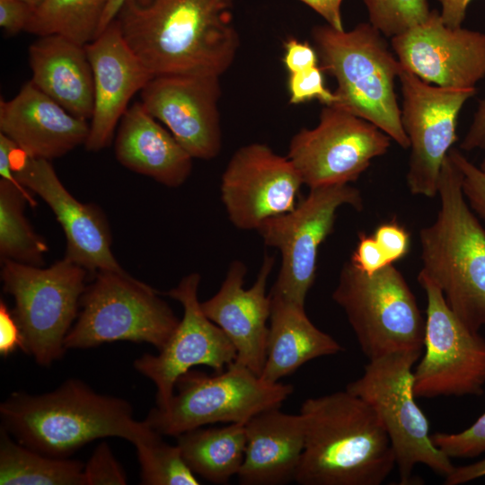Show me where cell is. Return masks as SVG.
<instances>
[{
  "mask_svg": "<svg viewBox=\"0 0 485 485\" xmlns=\"http://www.w3.org/2000/svg\"><path fill=\"white\" fill-rule=\"evenodd\" d=\"M235 0H126L116 20L124 40L154 75L221 76L240 39Z\"/></svg>",
  "mask_w": 485,
  "mask_h": 485,
  "instance_id": "cell-1",
  "label": "cell"
},
{
  "mask_svg": "<svg viewBox=\"0 0 485 485\" xmlns=\"http://www.w3.org/2000/svg\"><path fill=\"white\" fill-rule=\"evenodd\" d=\"M304 446L295 481L301 485H380L396 466L375 410L345 391L305 400Z\"/></svg>",
  "mask_w": 485,
  "mask_h": 485,
  "instance_id": "cell-2",
  "label": "cell"
},
{
  "mask_svg": "<svg viewBox=\"0 0 485 485\" xmlns=\"http://www.w3.org/2000/svg\"><path fill=\"white\" fill-rule=\"evenodd\" d=\"M1 427L20 444L48 456L68 458L98 438L116 436L134 445L153 429L137 421L130 403L68 379L43 394L13 392L0 405Z\"/></svg>",
  "mask_w": 485,
  "mask_h": 485,
  "instance_id": "cell-3",
  "label": "cell"
},
{
  "mask_svg": "<svg viewBox=\"0 0 485 485\" xmlns=\"http://www.w3.org/2000/svg\"><path fill=\"white\" fill-rule=\"evenodd\" d=\"M462 172L449 154L437 184L440 208L419 231V274L441 290L448 306L473 331L485 326V228L463 191Z\"/></svg>",
  "mask_w": 485,
  "mask_h": 485,
  "instance_id": "cell-4",
  "label": "cell"
},
{
  "mask_svg": "<svg viewBox=\"0 0 485 485\" xmlns=\"http://www.w3.org/2000/svg\"><path fill=\"white\" fill-rule=\"evenodd\" d=\"M322 69L337 82L338 106L375 125L403 149L410 141L401 119L394 81L402 66L370 22L350 31L329 24L312 30Z\"/></svg>",
  "mask_w": 485,
  "mask_h": 485,
  "instance_id": "cell-5",
  "label": "cell"
},
{
  "mask_svg": "<svg viewBox=\"0 0 485 485\" xmlns=\"http://www.w3.org/2000/svg\"><path fill=\"white\" fill-rule=\"evenodd\" d=\"M332 299L344 311L369 359L400 351H422L425 319L402 273L389 264L373 274L345 262Z\"/></svg>",
  "mask_w": 485,
  "mask_h": 485,
  "instance_id": "cell-6",
  "label": "cell"
},
{
  "mask_svg": "<svg viewBox=\"0 0 485 485\" xmlns=\"http://www.w3.org/2000/svg\"><path fill=\"white\" fill-rule=\"evenodd\" d=\"M422 351H400L369 360L360 377L346 390L367 402L381 419L392 443L400 483L410 484L417 464L440 476L454 466L429 434L428 421L413 392V366Z\"/></svg>",
  "mask_w": 485,
  "mask_h": 485,
  "instance_id": "cell-7",
  "label": "cell"
},
{
  "mask_svg": "<svg viewBox=\"0 0 485 485\" xmlns=\"http://www.w3.org/2000/svg\"><path fill=\"white\" fill-rule=\"evenodd\" d=\"M177 393L152 409L145 421L161 435L177 436L216 423H246L267 410L280 408L291 384L269 383L236 363L213 375L190 370L175 384Z\"/></svg>",
  "mask_w": 485,
  "mask_h": 485,
  "instance_id": "cell-8",
  "label": "cell"
},
{
  "mask_svg": "<svg viewBox=\"0 0 485 485\" xmlns=\"http://www.w3.org/2000/svg\"><path fill=\"white\" fill-rule=\"evenodd\" d=\"M1 262L3 289L14 299L12 313L22 335V350L49 366L66 349L65 340L78 316L87 270L66 257L45 269Z\"/></svg>",
  "mask_w": 485,
  "mask_h": 485,
  "instance_id": "cell-9",
  "label": "cell"
},
{
  "mask_svg": "<svg viewBox=\"0 0 485 485\" xmlns=\"http://www.w3.org/2000/svg\"><path fill=\"white\" fill-rule=\"evenodd\" d=\"M80 306L65 340L66 349L128 340L146 342L160 350L180 321L154 288L124 269L97 271Z\"/></svg>",
  "mask_w": 485,
  "mask_h": 485,
  "instance_id": "cell-10",
  "label": "cell"
},
{
  "mask_svg": "<svg viewBox=\"0 0 485 485\" xmlns=\"http://www.w3.org/2000/svg\"><path fill=\"white\" fill-rule=\"evenodd\" d=\"M345 205L362 210L360 190L349 184L312 188L293 210L257 229L264 243L281 253L270 295L304 305L316 277L318 250L333 231L337 210Z\"/></svg>",
  "mask_w": 485,
  "mask_h": 485,
  "instance_id": "cell-11",
  "label": "cell"
},
{
  "mask_svg": "<svg viewBox=\"0 0 485 485\" xmlns=\"http://www.w3.org/2000/svg\"><path fill=\"white\" fill-rule=\"evenodd\" d=\"M426 293L424 355L413 370L416 398L480 396L485 386V340L466 327L440 288L419 274Z\"/></svg>",
  "mask_w": 485,
  "mask_h": 485,
  "instance_id": "cell-12",
  "label": "cell"
},
{
  "mask_svg": "<svg viewBox=\"0 0 485 485\" xmlns=\"http://www.w3.org/2000/svg\"><path fill=\"white\" fill-rule=\"evenodd\" d=\"M391 139L371 122L338 106L325 105L316 127L294 135L287 156L309 189L349 184L373 159L388 151Z\"/></svg>",
  "mask_w": 485,
  "mask_h": 485,
  "instance_id": "cell-13",
  "label": "cell"
},
{
  "mask_svg": "<svg viewBox=\"0 0 485 485\" xmlns=\"http://www.w3.org/2000/svg\"><path fill=\"white\" fill-rule=\"evenodd\" d=\"M401 119L410 141L406 175L413 195L434 198L441 167L456 141L458 115L475 89H451L428 84L402 68Z\"/></svg>",
  "mask_w": 485,
  "mask_h": 485,
  "instance_id": "cell-14",
  "label": "cell"
},
{
  "mask_svg": "<svg viewBox=\"0 0 485 485\" xmlns=\"http://www.w3.org/2000/svg\"><path fill=\"white\" fill-rule=\"evenodd\" d=\"M200 279L198 273H190L165 294L181 304L182 318L157 355L145 354L134 361L135 369L155 385L157 407L168 403L179 377L193 366L222 372L236 359L231 340L202 310Z\"/></svg>",
  "mask_w": 485,
  "mask_h": 485,
  "instance_id": "cell-15",
  "label": "cell"
},
{
  "mask_svg": "<svg viewBox=\"0 0 485 485\" xmlns=\"http://www.w3.org/2000/svg\"><path fill=\"white\" fill-rule=\"evenodd\" d=\"M302 185L287 156L266 144L251 143L229 160L221 178V199L236 228L257 230L268 219L293 210Z\"/></svg>",
  "mask_w": 485,
  "mask_h": 485,
  "instance_id": "cell-16",
  "label": "cell"
},
{
  "mask_svg": "<svg viewBox=\"0 0 485 485\" xmlns=\"http://www.w3.org/2000/svg\"><path fill=\"white\" fill-rule=\"evenodd\" d=\"M219 76L161 75L141 90V103L192 156L210 160L222 148Z\"/></svg>",
  "mask_w": 485,
  "mask_h": 485,
  "instance_id": "cell-17",
  "label": "cell"
},
{
  "mask_svg": "<svg viewBox=\"0 0 485 485\" xmlns=\"http://www.w3.org/2000/svg\"><path fill=\"white\" fill-rule=\"evenodd\" d=\"M391 44L402 68L428 84L475 89L485 77V33L449 27L436 10Z\"/></svg>",
  "mask_w": 485,
  "mask_h": 485,
  "instance_id": "cell-18",
  "label": "cell"
},
{
  "mask_svg": "<svg viewBox=\"0 0 485 485\" xmlns=\"http://www.w3.org/2000/svg\"><path fill=\"white\" fill-rule=\"evenodd\" d=\"M12 170L17 181L53 211L66 239V259L87 271L123 269L112 253L110 230L102 211L74 198L48 160L27 156L17 147Z\"/></svg>",
  "mask_w": 485,
  "mask_h": 485,
  "instance_id": "cell-19",
  "label": "cell"
},
{
  "mask_svg": "<svg viewBox=\"0 0 485 485\" xmlns=\"http://www.w3.org/2000/svg\"><path fill=\"white\" fill-rule=\"evenodd\" d=\"M275 263L266 254L253 285L244 288L247 268L233 261L219 290L201 302L205 314L228 337L236 349L235 362L260 376L267 355L271 299L267 282Z\"/></svg>",
  "mask_w": 485,
  "mask_h": 485,
  "instance_id": "cell-20",
  "label": "cell"
},
{
  "mask_svg": "<svg viewBox=\"0 0 485 485\" xmlns=\"http://www.w3.org/2000/svg\"><path fill=\"white\" fill-rule=\"evenodd\" d=\"M94 82V109L84 144L89 151L107 147L133 95L154 77L129 48L115 19L85 45Z\"/></svg>",
  "mask_w": 485,
  "mask_h": 485,
  "instance_id": "cell-21",
  "label": "cell"
},
{
  "mask_svg": "<svg viewBox=\"0 0 485 485\" xmlns=\"http://www.w3.org/2000/svg\"><path fill=\"white\" fill-rule=\"evenodd\" d=\"M88 120L79 119L30 81L11 100L0 101V131L27 156L51 160L84 145Z\"/></svg>",
  "mask_w": 485,
  "mask_h": 485,
  "instance_id": "cell-22",
  "label": "cell"
},
{
  "mask_svg": "<svg viewBox=\"0 0 485 485\" xmlns=\"http://www.w3.org/2000/svg\"><path fill=\"white\" fill-rule=\"evenodd\" d=\"M246 448L237 474L242 485H279L295 481L304 446L301 414L279 408L262 411L245 423Z\"/></svg>",
  "mask_w": 485,
  "mask_h": 485,
  "instance_id": "cell-23",
  "label": "cell"
},
{
  "mask_svg": "<svg viewBox=\"0 0 485 485\" xmlns=\"http://www.w3.org/2000/svg\"><path fill=\"white\" fill-rule=\"evenodd\" d=\"M115 154L128 170L171 188L182 185L192 170V156L137 101L119 121Z\"/></svg>",
  "mask_w": 485,
  "mask_h": 485,
  "instance_id": "cell-24",
  "label": "cell"
},
{
  "mask_svg": "<svg viewBox=\"0 0 485 485\" xmlns=\"http://www.w3.org/2000/svg\"><path fill=\"white\" fill-rule=\"evenodd\" d=\"M29 57L34 85L72 115L91 119L94 82L85 46L61 35L41 36Z\"/></svg>",
  "mask_w": 485,
  "mask_h": 485,
  "instance_id": "cell-25",
  "label": "cell"
},
{
  "mask_svg": "<svg viewBox=\"0 0 485 485\" xmlns=\"http://www.w3.org/2000/svg\"><path fill=\"white\" fill-rule=\"evenodd\" d=\"M270 299L267 355L260 375L263 380L278 383L306 362L343 350L332 336L310 321L304 305L275 295Z\"/></svg>",
  "mask_w": 485,
  "mask_h": 485,
  "instance_id": "cell-26",
  "label": "cell"
},
{
  "mask_svg": "<svg viewBox=\"0 0 485 485\" xmlns=\"http://www.w3.org/2000/svg\"><path fill=\"white\" fill-rule=\"evenodd\" d=\"M176 438L183 459L195 474L215 484H226L238 474L246 448L244 423L197 428Z\"/></svg>",
  "mask_w": 485,
  "mask_h": 485,
  "instance_id": "cell-27",
  "label": "cell"
},
{
  "mask_svg": "<svg viewBox=\"0 0 485 485\" xmlns=\"http://www.w3.org/2000/svg\"><path fill=\"white\" fill-rule=\"evenodd\" d=\"M84 464L36 452L0 430L1 485H85Z\"/></svg>",
  "mask_w": 485,
  "mask_h": 485,
  "instance_id": "cell-28",
  "label": "cell"
},
{
  "mask_svg": "<svg viewBox=\"0 0 485 485\" xmlns=\"http://www.w3.org/2000/svg\"><path fill=\"white\" fill-rule=\"evenodd\" d=\"M27 203L36 206L28 190L12 181L0 180L1 261L9 260L41 267L48 247L24 216Z\"/></svg>",
  "mask_w": 485,
  "mask_h": 485,
  "instance_id": "cell-29",
  "label": "cell"
},
{
  "mask_svg": "<svg viewBox=\"0 0 485 485\" xmlns=\"http://www.w3.org/2000/svg\"><path fill=\"white\" fill-rule=\"evenodd\" d=\"M108 0H44L33 10L25 31L61 35L85 46L98 34Z\"/></svg>",
  "mask_w": 485,
  "mask_h": 485,
  "instance_id": "cell-30",
  "label": "cell"
},
{
  "mask_svg": "<svg viewBox=\"0 0 485 485\" xmlns=\"http://www.w3.org/2000/svg\"><path fill=\"white\" fill-rule=\"evenodd\" d=\"M162 436L154 430L150 436L135 445L140 465L141 484H200L183 459L178 445L166 443Z\"/></svg>",
  "mask_w": 485,
  "mask_h": 485,
  "instance_id": "cell-31",
  "label": "cell"
},
{
  "mask_svg": "<svg viewBox=\"0 0 485 485\" xmlns=\"http://www.w3.org/2000/svg\"><path fill=\"white\" fill-rule=\"evenodd\" d=\"M369 22L383 35L394 37L424 22L429 16L428 0H363Z\"/></svg>",
  "mask_w": 485,
  "mask_h": 485,
  "instance_id": "cell-32",
  "label": "cell"
},
{
  "mask_svg": "<svg viewBox=\"0 0 485 485\" xmlns=\"http://www.w3.org/2000/svg\"><path fill=\"white\" fill-rule=\"evenodd\" d=\"M431 438L434 445L450 458L476 457L485 452V412L461 432H436Z\"/></svg>",
  "mask_w": 485,
  "mask_h": 485,
  "instance_id": "cell-33",
  "label": "cell"
},
{
  "mask_svg": "<svg viewBox=\"0 0 485 485\" xmlns=\"http://www.w3.org/2000/svg\"><path fill=\"white\" fill-rule=\"evenodd\" d=\"M322 69L314 66L301 72L289 74V102L299 104L311 100H318L324 105H333L336 96L324 85Z\"/></svg>",
  "mask_w": 485,
  "mask_h": 485,
  "instance_id": "cell-34",
  "label": "cell"
},
{
  "mask_svg": "<svg viewBox=\"0 0 485 485\" xmlns=\"http://www.w3.org/2000/svg\"><path fill=\"white\" fill-rule=\"evenodd\" d=\"M85 485H125L126 474L107 442H101L84 464Z\"/></svg>",
  "mask_w": 485,
  "mask_h": 485,
  "instance_id": "cell-35",
  "label": "cell"
},
{
  "mask_svg": "<svg viewBox=\"0 0 485 485\" xmlns=\"http://www.w3.org/2000/svg\"><path fill=\"white\" fill-rule=\"evenodd\" d=\"M448 154L462 172V186L466 201L485 224V172L458 149L451 148Z\"/></svg>",
  "mask_w": 485,
  "mask_h": 485,
  "instance_id": "cell-36",
  "label": "cell"
},
{
  "mask_svg": "<svg viewBox=\"0 0 485 485\" xmlns=\"http://www.w3.org/2000/svg\"><path fill=\"white\" fill-rule=\"evenodd\" d=\"M373 236L391 263L402 259L410 251V235L396 220L381 224Z\"/></svg>",
  "mask_w": 485,
  "mask_h": 485,
  "instance_id": "cell-37",
  "label": "cell"
},
{
  "mask_svg": "<svg viewBox=\"0 0 485 485\" xmlns=\"http://www.w3.org/2000/svg\"><path fill=\"white\" fill-rule=\"evenodd\" d=\"M357 268L367 274H373L384 267L392 264L386 258L380 245L365 233L358 234V242L349 260Z\"/></svg>",
  "mask_w": 485,
  "mask_h": 485,
  "instance_id": "cell-38",
  "label": "cell"
},
{
  "mask_svg": "<svg viewBox=\"0 0 485 485\" xmlns=\"http://www.w3.org/2000/svg\"><path fill=\"white\" fill-rule=\"evenodd\" d=\"M318 59L316 49L308 42L295 38L284 42L283 63L289 74L317 66Z\"/></svg>",
  "mask_w": 485,
  "mask_h": 485,
  "instance_id": "cell-39",
  "label": "cell"
},
{
  "mask_svg": "<svg viewBox=\"0 0 485 485\" xmlns=\"http://www.w3.org/2000/svg\"><path fill=\"white\" fill-rule=\"evenodd\" d=\"M33 9L21 0H0V26L8 35L25 31Z\"/></svg>",
  "mask_w": 485,
  "mask_h": 485,
  "instance_id": "cell-40",
  "label": "cell"
},
{
  "mask_svg": "<svg viewBox=\"0 0 485 485\" xmlns=\"http://www.w3.org/2000/svg\"><path fill=\"white\" fill-rule=\"evenodd\" d=\"M23 348L22 335L20 327L5 303L0 302V353L7 356L17 348Z\"/></svg>",
  "mask_w": 485,
  "mask_h": 485,
  "instance_id": "cell-41",
  "label": "cell"
},
{
  "mask_svg": "<svg viewBox=\"0 0 485 485\" xmlns=\"http://www.w3.org/2000/svg\"><path fill=\"white\" fill-rule=\"evenodd\" d=\"M460 148L464 151L485 152V98L480 101L469 129L465 133Z\"/></svg>",
  "mask_w": 485,
  "mask_h": 485,
  "instance_id": "cell-42",
  "label": "cell"
},
{
  "mask_svg": "<svg viewBox=\"0 0 485 485\" xmlns=\"http://www.w3.org/2000/svg\"><path fill=\"white\" fill-rule=\"evenodd\" d=\"M321 15L327 24L343 31L341 4L343 0H298Z\"/></svg>",
  "mask_w": 485,
  "mask_h": 485,
  "instance_id": "cell-43",
  "label": "cell"
},
{
  "mask_svg": "<svg viewBox=\"0 0 485 485\" xmlns=\"http://www.w3.org/2000/svg\"><path fill=\"white\" fill-rule=\"evenodd\" d=\"M441 4L440 15L445 25L462 27L468 5L472 0H437Z\"/></svg>",
  "mask_w": 485,
  "mask_h": 485,
  "instance_id": "cell-44",
  "label": "cell"
},
{
  "mask_svg": "<svg viewBox=\"0 0 485 485\" xmlns=\"http://www.w3.org/2000/svg\"><path fill=\"white\" fill-rule=\"evenodd\" d=\"M485 476V459L473 463L454 467L445 477V485H461Z\"/></svg>",
  "mask_w": 485,
  "mask_h": 485,
  "instance_id": "cell-45",
  "label": "cell"
},
{
  "mask_svg": "<svg viewBox=\"0 0 485 485\" xmlns=\"http://www.w3.org/2000/svg\"><path fill=\"white\" fill-rule=\"evenodd\" d=\"M126 0H108L105 7L97 36L116 19L121 6Z\"/></svg>",
  "mask_w": 485,
  "mask_h": 485,
  "instance_id": "cell-46",
  "label": "cell"
},
{
  "mask_svg": "<svg viewBox=\"0 0 485 485\" xmlns=\"http://www.w3.org/2000/svg\"><path fill=\"white\" fill-rule=\"evenodd\" d=\"M29 4L33 10L39 7L44 0H21Z\"/></svg>",
  "mask_w": 485,
  "mask_h": 485,
  "instance_id": "cell-47",
  "label": "cell"
},
{
  "mask_svg": "<svg viewBox=\"0 0 485 485\" xmlns=\"http://www.w3.org/2000/svg\"><path fill=\"white\" fill-rule=\"evenodd\" d=\"M484 172H485V157L481 161L480 166H479Z\"/></svg>",
  "mask_w": 485,
  "mask_h": 485,
  "instance_id": "cell-48",
  "label": "cell"
}]
</instances>
